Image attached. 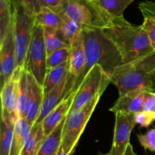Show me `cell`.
<instances>
[{
	"label": "cell",
	"instance_id": "6da1fadb",
	"mask_svg": "<svg viewBox=\"0 0 155 155\" xmlns=\"http://www.w3.org/2000/svg\"><path fill=\"white\" fill-rule=\"evenodd\" d=\"M83 34L85 45V65L71 92H77L93 67L100 66L110 77L117 68L124 64L119 51L104 35L102 29L84 28Z\"/></svg>",
	"mask_w": 155,
	"mask_h": 155
},
{
	"label": "cell",
	"instance_id": "7a4b0ae2",
	"mask_svg": "<svg viewBox=\"0 0 155 155\" xmlns=\"http://www.w3.org/2000/svg\"><path fill=\"white\" fill-rule=\"evenodd\" d=\"M102 30L118 49L124 64L155 51L142 26L134 25L124 17L114 18L111 24Z\"/></svg>",
	"mask_w": 155,
	"mask_h": 155
},
{
	"label": "cell",
	"instance_id": "3957f363",
	"mask_svg": "<svg viewBox=\"0 0 155 155\" xmlns=\"http://www.w3.org/2000/svg\"><path fill=\"white\" fill-rule=\"evenodd\" d=\"M154 71L155 51L117 68L110 76V83L117 86L119 96L137 89L152 91Z\"/></svg>",
	"mask_w": 155,
	"mask_h": 155
},
{
	"label": "cell",
	"instance_id": "277c9868",
	"mask_svg": "<svg viewBox=\"0 0 155 155\" xmlns=\"http://www.w3.org/2000/svg\"><path fill=\"white\" fill-rule=\"evenodd\" d=\"M54 10L61 12L84 28L103 30L110 26L114 19L99 2L90 0H64L61 6Z\"/></svg>",
	"mask_w": 155,
	"mask_h": 155
},
{
	"label": "cell",
	"instance_id": "5b68a950",
	"mask_svg": "<svg viewBox=\"0 0 155 155\" xmlns=\"http://www.w3.org/2000/svg\"><path fill=\"white\" fill-rule=\"evenodd\" d=\"M36 9L29 0H16L15 30L16 43V68L25 66L27 51L34 27Z\"/></svg>",
	"mask_w": 155,
	"mask_h": 155
},
{
	"label": "cell",
	"instance_id": "8992f818",
	"mask_svg": "<svg viewBox=\"0 0 155 155\" xmlns=\"http://www.w3.org/2000/svg\"><path fill=\"white\" fill-rule=\"evenodd\" d=\"M102 94H99L86 105L78 110L70 111L64 120L62 133L61 148L66 153L74 151L92 117Z\"/></svg>",
	"mask_w": 155,
	"mask_h": 155
},
{
	"label": "cell",
	"instance_id": "52a82bcc",
	"mask_svg": "<svg viewBox=\"0 0 155 155\" xmlns=\"http://www.w3.org/2000/svg\"><path fill=\"white\" fill-rule=\"evenodd\" d=\"M47 57L44 42V28L34 24L24 68L42 86L44 84L48 71Z\"/></svg>",
	"mask_w": 155,
	"mask_h": 155
},
{
	"label": "cell",
	"instance_id": "ba28073f",
	"mask_svg": "<svg viewBox=\"0 0 155 155\" xmlns=\"http://www.w3.org/2000/svg\"><path fill=\"white\" fill-rule=\"evenodd\" d=\"M109 83H110V76L98 65L93 67L77 89L70 111L80 109L97 95L104 93Z\"/></svg>",
	"mask_w": 155,
	"mask_h": 155
},
{
	"label": "cell",
	"instance_id": "9c48e42d",
	"mask_svg": "<svg viewBox=\"0 0 155 155\" xmlns=\"http://www.w3.org/2000/svg\"><path fill=\"white\" fill-rule=\"evenodd\" d=\"M23 68H17L12 78L2 87L1 120L5 123H16L19 118V83Z\"/></svg>",
	"mask_w": 155,
	"mask_h": 155
},
{
	"label": "cell",
	"instance_id": "30bf717a",
	"mask_svg": "<svg viewBox=\"0 0 155 155\" xmlns=\"http://www.w3.org/2000/svg\"><path fill=\"white\" fill-rule=\"evenodd\" d=\"M115 124L112 146L106 155H124L130 145V136L136 123L135 114L115 113Z\"/></svg>",
	"mask_w": 155,
	"mask_h": 155
},
{
	"label": "cell",
	"instance_id": "8fae6325",
	"mask_svg": "<svg viewBox=\"0 0 155 155\" xmlns=\"http://www.w3.org/2000/svg\"><path fill=\"white\" fill-rule=\"evenodd\" d=\"M14 24L15 21L4 37L0 39V74L2 87L12 78L16 69V43Z\"/></svg>",
	"mask_w": 155,
	"mask_h": 155
},
{
	"label": "cell",
	"instance_id": "7c38bea8",
	"mask_svg": "<svg viewBox=\"0 0 155 155\" xmlns=\"http://www.w3.org/2000/svg\"><path fill=\"white\" fill-rule=\"evenodd\" d=\"M76 94L77 92H70L64 99L55 108L53 109L41 122L45 137L49 136L57 128L58 126L66 119L72 107Z\"/></svg>",
	"mask_w": 155,
	"mask_h": 155
},
{
	"label": "cell",
	"instance_id": "4fadbf2b",
	"mask_svg": "<svg viewBox=\"0 0 155 155\" xmlns=\"http://www.w3.org/2000/svg\"><path fill=\"white\" fill-rule=\"evenodd\" d=\"M146 91L149 90L137 89L129 92L123 96H119V98L110 108V111L114 114L121 112L132 114L142 111L144 95Z\"/></svg>",
	"mask_w": 155,
	"mask_h": 155
},
{
	"label": "cell",
	"instance_id": "5bb4252c",
	"mask_svg": "<svg viewBox=\"0 0 155 155\" xmlns=\"http://www.w3.org/2000/svg\"><path fill=\"white\" fill-rule=\"evenodd\" d=\"M68 74L54 89H53L47 95H44L40 114H39V118H38L36 123L42 122L44 118L53 109L55 108L64 99L65 97L69 94V90L68 88Z\"/></svg>",
	"mask_w": 155,
	"mask_h": 155
},
{
	"label": "cell",
	"instance_id": "9a60e30c",
	"mask_svg": "<svg viewBox=\"0 0 155 155\" xmlns=\"http://www.w3.org/2000/svg\"><path fill=\"white\" fill-rule=\"evenodd\" d=\"M85 65V45L83 33L74 39L71 45L69 58V74L75 80L83 70Z\"/></svg>",
	"mask_w": 155,
	"mask_h": 155
},
{
	"label": "cell",
	"instance_id": "2e32d148",
	"mask_svg": "<svg viewBox=\"0 0 155 155\" xmlns=\"http://www.w3.org/2000/svg\"><path fill=\"white\" fill-rule=\"evenodd\" d=\"M43 98V88L33 77H32L31 95L29 100L27 110L23 118L31 126L34 125L39 118Z\"/></svg>",
	"mask_w": 155,
	"mask_h": 155
},
{
	"label": "cell",
	"instance_id": "e0dca14e",
	"mask_svg": "<svg viewBox=\"0 0 155 155\" xmlns=\"http://www.w3.org/2000/svg\"><path fill=\"white\" fill-rule=\"evenodd\" d=\"M32 77L30 72L25 68L21 70L19 83V103L18 114L19 118H24L31 95Z\"/></svg>",
	"mask_w": 155,
	"mask_h": 155
},
{
	"label": "cell",
	"instance_id": "ac0fdd59",
	"mask_svg": "<svg viewBox=\"0 0 155 155\" xmlns=\"http://www.w3.org/2000/svg\"><path fill=\"white\" fill-rule=\"evenodd\" d=\"M33 127V126L30 125L23 118H18L17 120L15 125V132L10 155L21 154L27 136L30 134Z\"/></svg>",
	"mask_w": 155,
	"mask_h": 155
},
{
	"label": "cell",
	"instance_id": "d6986e66",
	"mask_svg": "<svg viewBox=\"0 0 155 155\" xmlns=\"http://www.w3.org/2000/svg\"><path fill=\"white\" fill-rule=\"evenodd\" d=\"M62 23V18L58 11L48 7H41L35 13L34 24L43 28L58 29Z\"/></svg>",
	"mask_w": 155,
	"mask_h": 155
},
{
	"label": "cell",
	"instance_id": "ffe728a7",
	"mask_svg": "<svg viewBox=\"0 0 155 155\" xmlns=\"http://www.w3.org/2000/svg\"><path fill=\"white\" fill-rule=\"evenodd\" d=\"M45 139L42 123H36L27 136L21 155H37Z\"/></svg>",
	"mask_w": 155,
	"mask_h": 155
},
{
	"label": "cell",
	"instance_id": "44dd1931",
	"mask_svg": "<svg viewBox=\"0 0 155 155\" xmlns=\"http://www.w3.org/2000/svg\"><path fill=\"white\" fill-rule=\"evenodd\" d=\"M64 120L44 139L37 155H57L61 147L62 133Z\"/></svg>",
	"mask_w": 155,
	"mask_h": 155
},
{
	"label": "cell",
	"instance_id": "7402d4cb",
	"mask_svg": "<svg viewBox=\"0 0 155 155\" xmlns=\"http://www.w3.org/2000/svg\"><path fill=\"white\" fill-rule=\"evenodd\" d=\"M57 11V10H56ZM61 14L62 18V23L61 27L58 29L59 34L67 44L71 45L74 39L78 37L83 31L84 27L79 23L71 19L61 12L58 11Z\"/></svg>",
	"mask_w": 155,
	"mask_h": 155
},
{
	"label": "cell",
	"instance_id": "603a6c76",
	"mask_svg": "<svg viewBox=\"0 0 155 155\" xmlns=\"http://www.w3.org/2000/svg\"><path fill=\"white\" fill-rule=\"evenodd\" d=\"M69 71V61L61 65L51 68L47 71L45 82L42 86L44 95H47L56 87L64 78L68 75Z\"/></svg>",
	"mask_w": 155,
	"mask_h": 155
},
{
	"label": "cell",
	"instance_id": "cb8c5ba5",
	"mask_svg": "<svg viewBox=\"0 0 155 155\" xmlns=\"http://www.w3.org/2000/svg\"><path fill=\"white\" fill-rule=\"evenodd\" d=\"M44 42L48 56L60 48L71 47L64 41L58 29L44 28Z\"/></svg>",
	"mask_w": 155,
	"mask_h": 155
},
{
	"label": "cell",
	"instance_id": "d4e9b609",
	"mask_svg": "<svg viewBox=\"0 0 155 155\" xmlns=\"http://www.w3.org/2000/svg\"><path fill=\"white\" fill-rule=\"evenodd\" d=\"M15 123L1 120L0 127V155H10L15 132Z\"/></svg>",
	"mask_w": 155,
	"mask_h": 155
},
{
	"label": "cell",
	"instance_id": "484cf974",
	"mask_svg": "<svg viewBox=\"0 0 155 155\" xmlns=\"http://www.w3.org/2000/svg\"><path fill=\"white\" fill-rule=\"evenodd\" d=\"M136 0H100L101 7L113 18H122L124 12Z\"/></svg>",
	"mask_w": 155,
	"mask_h": 155
},
{
	"label": "cell",
	"instance_id": "4316f807",
	"mask_svg": "<svg viewBox=\"0 0 155 155\" xmlns=\"http://www.w3.org/2000/svg\"><path fill=\"white\" fill-rule=\"evenodd\" d=\"M70 54H71V47L60 48V49L51 53L49 56L47 57V68L48 70L69 61Z\"/></svg>",
	"mask_w": 155,
	"mask_h": 155
},
{
	"label": "cell",
	"instance_id": "83f0119b",
	"mask_svg": "<svg viewBox=\"0 0 155 155\" xmlns=\"http://www.w3.org/2000/svg\"><path fill=\"white\" fill-rule=\"evenodd\" d=\"M137 138L140 145L145 150L155 153V128L148 130L144 134L138 135Z\"/></svg>",
	"mask_w": 155,
	"mask_h": 155
},
{
	"label": "cell",
	"instance_id": "f1b7e54d",
	"mask_svg": "<svg viewBox=\"0 0 155 155\" xmlns=\"http://www.w3.org/2000/svg\"><path fill=\"white\" fill-rule=\"evenodd\" d=\"M143 16V22L142 26L148 36L151 47L155 51V18L148 15Z\"/></svg>",
	"mask_w": 155,
	"mask_h": 155
},
{
	"label": "cell",
	"instance_id": "f546056e",
	"mask_svg": "<svg viewBox=\"0 0 155 155\" xmlns=\"http://www.w3.org/2000/svg\"><path fill=\"white\" fill-rule=\"evenodd\" d=\"M134 117L136 124H139L141 127H143V128H147V127H150L155 120L152 114L147 113L143 110L137 114H135Z\"/></svg>",
	"mask_w": 155,
	"mask_h": 155
},
{
	"label": "cell",
	"instance_id": "4dcf8cb0",
	"mask_svg": "<svg viewBox=\"0 0 155 155\" xmlns=\"http://www.w3.org/2000/svg\"><path fill=\"white\" fill-rule=\"evenodd\" d=\"M33 4L36 12L41 7H48L53 9H58L61 6L64 0H29Z\"/></svg>",
	"mask_w": 155,
	"mask_h": 155
},
{
	"label": "cell",
	"instance_id": "1f68e13d",
	"mask_svg": "<svg viewBox=\"0 0 155 155\" xmlns=\"http://www.w3.org/2000/svg\"><path fill=\"white\" fill-rule=\"evenodd\" d=\"M155 110V92L146 91L144 95L143 108L142 110L149 114H153Z\"/></svg>",
	"mask_w": 155,
	"mask_h": 155
},
{
	"label": "cell",
	"instance_id": "d6a6232c",
	"mask_svg": "<svg viewBox=\"0 0 155 155\" xmlns=\"http://www.w3.org/2000/svg\"><path fill=\"white\" fill-rule=\"evenodd\" d=\"M139 8L142 15H148L155 18V2L146 1L139 5Z\"/></svg>",
	"mask_w": 155,
	"mask_h": 155
},
{
	"label": "cell",
	"instance_id": "836d02e7",
	"mask_svg": "<svg viewBox=\"0 0 155 155\" xmlns=\"http://www.w3.org/2000/svg\"><path fill=\"white\" fill-rule=\"evenodd\" d=\"M124 155H138V154L135 153L133 146H132L131 144H130V145H128V147H127V150H126L125 154Z\"/></svg>",
	"mask_w": 155,
	"mask_h": 155
},
{
	"label": "cell",
	"instance_id": "e575fe53",
	"mask_svg": "<svg viewBox=\"0 0 155 155\" xmlns=\"http://www.w3.org/2000/svg\"><path fill=\"white\" fill-rule=\"evenodd\" d=\"M74 152H75V150H74V151H71V152H70V153H66L64 151L63 148L61 147L60 150H59L58 153L57 155H74Z\"/></svg>",
	"mask_w": 155,
	"mask_h": 155
},
{
	"label": "cell",
	"instance_id": "d590c367",
	"mask_svg": "<svg viewBox=\"0 0 155 155\" xmlns=\"http://www.w3.org/2000/svg\"><path fill=\"white\" fill-rule=\"evenodd\" d=\"M152 91L155 92V71L154 74V77H153V82H152Z\"/></svg>",
	"mask_w": 155,
	"mask_h": 155
},
{
	"label": "cell",
	"instance_id": "8d00e7d4",
	"mask_svg": "<svg viewBox=\"0 0 155 155\" xmlns=\"http://www.w3.org/2000/svg\"><path fill=\"white\" fill-rule=\"evenodd\" d=\"M90 1H92V2H99L100 0H90Z\"/></svg>",
	"mask_w": 155,
	"mask_h": 155
},
{
	"label": "cell",
	"instance_id": "74e56055",
	"mask_svg": "<svg viewBox=\"0 0 155 155\" xmlns=\"http://www.w3.org/2000/svg\"><path fill=\"white\" fill-rule=\"evenodd\" d=\"M152 114H153V116H154V119H155V110H154V111L153 112Z\"/></svg>",
	"mask_w": 155,
	"mask_h": 155
},
{
	"label": "cell",
	"instance_id": "f35d334b",
	"mask_svg": "<svg viewBox=\"0 0 155 155\" xmlns=\"http://www.w3.org/2000/svg\"><path fill=\"white\" fill-rule=\"evenodd\" d=\"M98 155H106V154H103V153H99Z\"/></svg>",
	"mask_w": 155,
	"mask_h": 155
}]
</instances>
